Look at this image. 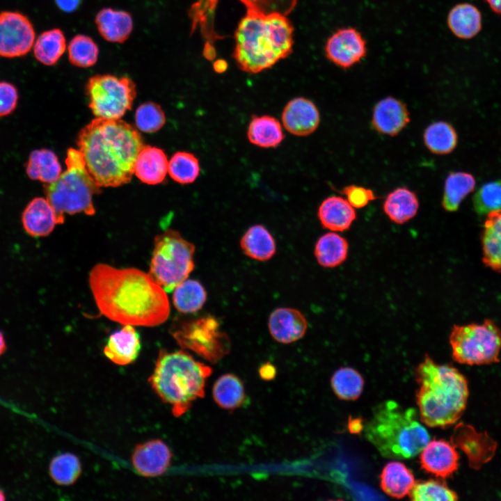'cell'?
<instances>
[{"mask_svg":"<svg viewBox=\"0 0 501 501\" xmlns=\"http://www.w3.org/2000/svg\"><path fill=\"white\" fill-rule=\"evenodd\" d=\"M195 246L168 229L154 238L149 274L166 292L186 280L194 268Z\"/></svg>","mask_w":501,"mask_h":501,"instance_id":"ba28073f","label":"cell"},{"mask_svg":"<svg viewBox=\"0 0 501 501\" xmlns=\"http://www.w3.org/2000/svg\"><path fill=\"white\" fill-rule=\"evenodd\" d=\"M473 206L479 215L501 209V180L483 184L473 196Z\"/></svg>","mask_w":501,"mask_h":501,"instance_id":"7bdbcfd3","label":"cell"},{"mask_svg":"<svg viewBox=\"0 0 501 501\" xmlns=\"http://www.w3.org/2000/svg\"><path fill=\"white\" fill-rule=\"evenodd\" d=\"M135 121L137 128L141 132L153 133L164 126L166 116L159 104L148 102L137 108Z\"/></svg>","mask_w":501,"mask_h":501,"instance_id":"ee69618b","label":"cell"},{"mask_svg":"<svg viewBox=\"0 0 501 501\" xmlns=\"http://www.w3.org/2000/svg\"><path fill=\"white\" fill-rule=\"evenodd\" d=\"M416 401L421 422L445 427L462 415L468 397V383L456 368L438 365L426 355L416 369Z\"/></svg>","mask_w":501,"mask_h":501,"instance_id":"277c9868","label":"cell"},{"mask_svg":"<svg viewBox=\"0 0 501 501\" xmlns=\"http://www.w3.org/2000/svg\"><path fill=\"white\" fill-rule=\"evenodd\" d=\"M172 453L160 439H152L138 445L132 455V463L138 473L154 477L164 474L168 468Z\"/></svg>","mask_w":501,"mask_h":501,"instance_id":"2e32d148","label":"cell"},{"mask_svg":"<svg viewBox=\"0 0 501 501\" xmlns=\"http://www.w3.org/2000/svg\"><path fill=\"white\" fill-rule=\"evenodd\" d=\"M25 231L34 237L49 234L58 224L56 213L47 199L35 198L26 206L22 217Z\"/></svg>","mask_w":501,"mask_h":501,"instance_id":"44dd1931","label":"cell"},{"mask_svg":"<svg viewBox=\"0 0 501 501\" xmlns=\"http://www.w3.org/2000/svg\"><path fill=\"white\" fill-rule=\"evenodd\" d=\"M17 100L16 88L10 83L0 81V117L11 113L17 106Z\"/></svg>","mask_w":501,"mask_h":501,"instance_id":"bcb514c9","label":"cell"},{"mask_svg":"<svg viewBox=\"0 0 501 501\" xmlns=\"http://www.w3.org/2000/svg\"><path fill=\"white\" fill-rule=\"evenodd\" d=\"M331 383L333 392L342 400L358 399L363 389L364 380L358 372L349 367L338 369L332 376Z\"/></svg>","mask_w":501,"mask_h":501,"instance_id":"f35d334b","label":"cell"},{"mask_svg":"<svg viewBox=\"0 0 501 501\" xmlns=\"http://www.w3.org/2000/svg\"><path fill=\"white\" fill-rule=\"evenodd\" d=\"M349 251L347 240L336 232H331L321 236L315 246V256L318 264L325 268L342 264Z\"/></svg>","mask_w":501,"mask_h":501,"instance_id":"4dcf8cb0","label":"cell"},{"mask_svg":"<svg viewBox=\"0 0 501 501\" xmlns=\"http://www.w3.org/2000/svg\"><path fill=\"white\" fill-rule=\"evenodd\" d=\"M453 359L459 363L486 365L499 361L501 329L492 319L482 324L454 325L450 335Z\"/></svg>","mask_w":501,"mask_h":501,"instance_id":"9c48e42d","label":"cell"},{"mask_svg":"<svg viewBox=\"0 0 501 501\" xmlns=\"http://www.w3.org/2000/svg\"><path fill=\"white\" fill-rule=\"evenodd\" d=\"M88 281L100 312L113 321L152 327L169 317L167 292L140 269L100 263L90 270Z\"/></svg>","mask_w":501,"mask_h":501,"instance_id":"6da1fadb","label":"cell"},{"mask_svg":"<svg viewBox=\"0 0 501 501\" xmlns=\"http://www.w3.org/2000/svg\"><path fill=\"white\" fill-rule=\"evenodd\" d=\"M98 55L99 48L97 44L88 35H77L68 45L69 61L74 66L91 67L96 63Z\"/></svg>","mask_w":501,"mask_h":501,"instance_id":"60d3db41","label":"cell"},{"mask_svg":"<svg viewBox=\"0 0 501 501\" xmlns=\"http://www.w3.org/2000/svg\"><path fill=\"white\" fill-rule=\"evenodd\" d=\"M240 246L246 256L258 261L269 260L276 250L274 238L262 225L250 227L241 237Z\"/></svg>","mask_w":501,"mask_h":501,"instance_id":"f546056e","label":"cell"},{"mask_svg":"<svg viewBox=\"0 0 501 501\" xmlns=\"http://www.w3.org/2000/svg\"><path fill=\"white\" fill-rule=\"evenodd\" d=\"M212 372L209 366L186 351L160 350L148 381L157 396L171 406L173 414L180 417L195 400L204 397L206 381Z\"/></svg>","mask_w":501,"mask_h":501,"instance_id":"8992f818","label":"cell"},{"mask_svg":"<svg viewBox=\"0 0 501 501\" xmlns=\"http://www.w3.org/2000/svg\"><path fill=\"white\" fill-rule=\"evenodd\" d=\"M486 1L494 13L501 14V0H486Z\"/></svg>","mask_w":501,"mask_h":501,"instance_id":"f907efd6","label":"cell"},{"mask_svg":"<svg viewBox=\"0 0 501 501\" xmlns=\"http://www.w3.org/2000/svg\"><path fill=\"white\" fill-rule=\"evenodd\" d=\"M419 206L416 193L406 186H400L388 193L383 209L391 221L404 224L415 216Z\"/></svg>","mask_w":501,"mask_h":501,"instance_id":"d4e9b609","label":"cell"},{"mask_svg":"<svg viewBox=\"0 0 501 501\" xmlns=\"http://www.w3.org/2000/svg\"><path fill=\"white\" fill-rule=\"evenodd\" d=\"M407 105L401 100L388 96L374 106L371 124L378 133L390 136L399 134L410 122Z\"/></svg>","mask_w":501,"mask_h":501,"instance_id":"9a60e30c","label":"cell"},{"mask_svg":"<svg viewBox=\"0 0 501 501\" xmlns=\"http://www.w3.org/2000/svg\"><path fill=\"white\" fill-rule=\"evenodd\" d=\"M207 299V292L200 283L186 279L173 289V302L175 308L184 314L193 313L202 308Z\"/></svg>","mask_w":501,"mask_h":501,"instance_id":"d590c367","label":"cell"},{"mask_svg":"<svg viewBox=\"0 0 501 501\" xmlns=\"http://www.w3.org/2000/svg\"><path fill=\"white\" fill-rule=\"evenodd\" d=\"M213 398L218 406L233 410L240 407L245 401V390L242 381L233 374L221 375L212 388Z\"/></svg>","mask_w":501,"mask_h":501,"instance_id":"1f68e13d","label":"cell"},{"mask_svg":"<svg viewBox=\"0 0 501 501\" xmlns=\"http://www.w3.org/2000/svg\"><path fill=\"white\" fill-rule=\"evenodd\" d=\"M340 193L344 194L349 204L356 209L363 208L378 198L372 189L355 184L344 186Z\"/></svg>","mask_w":501,"mask_h":501,"instance_id":"f6af8a7d","label":"cell"},{"mask_svg":"<svg viewBox=\"0 0 501 501\" xmlns=\"http://www.w3.org/2000/svg\"><path fill=\"white\" fill-rule=\"evenodd\" d=\"M6 499V493L1 488H0V501H3Z\"/></svg>","mask_w":501,"mask_h":501,"instance_id":"f5cc1de1","label":"cell"},{"mask_svg":"<svg viewBox=\"0 0 501 501\" xmlns=\"http://www.w3.org/2000/svg\"><path fill=\"white\" fill-rule=\"evenodd\" d=\"M57 6L66 13L75 11L80 6L81 0H55Z\"/></svg>","mask_w":501,"mask_h":501,"instance_id":"7dc6e473","label":"cell"},{"mask_svg":"<svg viewBox=\"0 0 501 501\" xmlns=\"http://www.w3.org/2000/svg\"><path fill=\"white\" fill-rule=\"evenodd\" d=\"M282 122L292 134L305 136L317 129L320 114L313 102L299 97L291 100L285 105L282 113Z\"/></svg>","mask_w":501,"mask_h":501,"instance_id":"ac0fdd59","label":"cell"},{"mask_svg":"<svg viewBox=\"0 0 501 501\" xmlns=\"http://www.w3.org/2000/svg\"><path fill=\"white\" fill-rule=\"evenodd\" d=\"M86 168L100 187H117L130 182L143 147L138 130L120 119L96 118L77 138Z\"/></svg>","mask_w":501,"mask_h":501,"instance_id":"7a4b0ae2","label":"cell"},{"mask_svg":"<svg viewBox=\"0 0 501 501\" xmlns=\"http://www.w3.org/2000/svg\"><path fill=\"white\" fill-rule=\"evenodd\" d=\"M475 186L474 177L466 172H452L446 177L442 207L450 212L458 210L462 200L471 193Z\"/></svg>","mask_w":501,"mask_h":501,"instance_id":"836d02e7","label":"cell"},{"mask_svg":"<svg viewBox=\"0 0 501 501\" xmlns=\"http://www.w3.org/2000/svg\"><path fill=\"white\" fill-rule=\"evenodd\" d=\"M95 24L102 38L111 42H124L133 30L130 13L111 8L99 11L95 17Z\"/></svg>","mask_w":501,"mask_h":501,"instance_id":"603a6c76","label":"cell"},{"mask_svg":"<svg viewBox=\"0 0 501 501\" xmlns=\"http://www.w3.org/2000/svg\"><path fill=\"white\" fill-rule=\"evenodd\" d=\"M172 334L182 349L191 350L211 363L218 361L230 350L228 335L212 317L184 321Z\"/></svg>","mask_w":501,"mask_h":501,"instance_id":"7c38bea8","label":"cell"},{"mask_svg":"<svg viewBox=\"0 0 501 501\" xmlns=\"http://www.w3.org/2000/svg\"><path fill=\"white\" fill-rule=\"evenodd\" d=\"M459 459L455 446L443 439L429 441L420 456L421 467L441 478L450 477L458 469Z\"/></svg>","mask_w":501,"mask_h":501,"instance_id":"e0dca14e","label":"cell"},{"mask_svg":"<svg viewBox=\"0 0 501 501\" xmlns=\"http://www.w3.org/2000/svg\"><path fill=\"white\" fill-rule=\"evenodd\" d=\"M6 351V344L3 333L0 331V356Z\"/></svg>","mask_w":501,"mask_h":501,"instance_id":"816d5d0a","label":"cell"},{"mask_svg":"<svg viewBox=\"0 0 501 501\" xmlns=\"http://www.w3.org/2000/svg\"><path fill=\"white\" fill-rule=\"evenodd\" d=\"M197 157L187 152L175 153L168 161V173L175 182L182 184L193 182L200 174Z\"/></svg>","mask_w":501,"mask_h":501,"instance_id":"ab89813d","label":"cell"},{"mask_svg":"<svg viewBox=\"0 0 501 501\" xmlns=\"http://www.w3.org/2000/svg\"><path fill=\"white\" fill-rule=\"evenodd\" d=\"M273 367L271 365H269L266 364L264 365L261 369L260 370V375L264 379H269L273 377V374H275V372L273 371Z\"/></svg>","mask_w":501,"mask_h":501,"instance_id":"c3c4849f","label":"cell"},{"mask_svg":"<svg viewBox=\"0 0 501 501\" xmlns=\"http://www.w3.org/2000/svg\"><path fill=\"white\" fill-rule=\"evenodd\" d=\"M447 22L451 32L464 40L476 36L482 27L479 10L469 3H461L452 7L447 15Z\"/></svg>","mask_w":501,"mask_h":501,"instance_id":"4316f807","label":"cell"},{"mask_svg":"<svg viewBox=\"0 0 501 501\" xmlns=\"http://www.w3.org/2000/svg\"><path fill=\"white\" fill-rule=\"evenodd\" d=\"M423 141L433 154L443 155L451 153L456 147L458 135L454 127L445 121L429 125L423 133Z\"/></svg>","mask_w":501,"mask_h":501,"instance_id":"e575fe53","label":"cell"},{"mask_svg":"<svg viewBox=\"0 0 501 501\" xmlns=\"http://www.w3.org/2000/svg\"><path fill=\"white\" fill-rule=\"evenodd\" d=\"M317 216L321 225L333 232L347 230L356 218L355 208L337 196L325 198L319 206Z\"/></svg>","mask_w":501,"mask_h":501,"instance_id":"7402d4cb","label":"cell"},{"mask_svg":"<svg viewBox=\"0 0 501 501\" xmlns=\"http://www.w3.org/2000/svg\"><path fill=\"white\" fill-rule=\"evenodd\" d=\"M30 20L18 12L0 13V56L15 58L26 55L35 42Z\"/></svg>","mask_w":501,"mask_h":501,"instance_id":"4fadbf2b","label":"cell"},{"mask_svg":"<svg viewBox=\"0 0 501 501\" xmlns=\"http://www.w3.org/2000/svg\"><path fill=\"white\" fill-rule=\"evenodd\" d=\"M86 93L97 118L120 119L130 110L136 96L134 82L126 77L97 74L88 79Z\"/></svg>","mask_w":501,"mask_h":501,"instance_id":"30bf717a","label":"cell"},{"mask_svg":"<svg viewBox=\"0 0 501 501\" xmlns=\"http://www.w3.org/2000/svg\"><path fill=\"white\" fill-rule=\"evenodd\" d=\"M481 239L484 264L501 273V209L487 214Z\"/></svg>","mask_w":501,"mask_h":501,"instance_id":"484cf974","label":"cell"},{"mask_svg":"<svg viewBox=\"0 0 501 501\" xmlns=\"http://www.w3.org/2000/svg\"><path fill=\"white\" fill-rule=\"evenodd\" d=\"M293 36L287 16L246 12L234 31L233 58L242 71L259 73L291 54Z\"/></svg>","mask_w":501,"mask_h":501,"instance_id":"3957f363","label":"cell"},{"mask_svg":"<svg viewBox=\"0 0 501 501\" xmlns=\"http://www.w3.org/2000/svg\"><path fill=\"white\" fill-rule=\"evenodd\" d=\"M141 349L140 335L132 325H124L110 335L104 347L105 356L118 365L134 362Z\"/></svg>","mask_w":501,"mask_h":501,"instance_id":"ffe728a7","label":"cell"},{"mask_svg":"<svg viewBox=\"0 0 501 501\" xmlns=\"http://www.w3.org/2000/svg\"><path fill=\"white\" fill-rule=\"evenodd\" d=\"M228 64L225 61L218 59L214 63V69L218 73H222L227 69Z\"/></svg>","mask_w":501,"mask_h":501,"instance_id":"681fc988","label":"cell"},{"mask_svg":"<svg viewBox=\"0 0 501 501\" xmlns=\"http://www.w3.org/2000/svg\"><path fill=\"white\" fill-rule=\"evenodd\" d=\"M414 501H454L458 500L457 494L447 486L439 481L429 479L415 482L408 493Z\"/></svg>","mask_w":501,"mask_h":501,"instance_id":"b9f144b4","label":"cell"},{"mask_svg":"<svg viewBox=\"0 0 501 501\" xmlns=\"http://www.w3.org/2000/svg\"><path fill=\"white\" fill-rule=\"evenodd\" d=\"M81 473L79 459L70 452L61 453L53 457L49 465L51 479L58 485L73 484Z\"/></svg>","mask_w":501,"mask_h":501,"instance_id":"74e56055","label":"cell"},{"mask_svg":"<svg viewBox=\"0 0 501 501\" xmlns=\"http://www.w3.org/2000/svg\"><path fill=\"white\" fill-rule=\"evenodd\" d=\"M26 169L31 179L46 184L55 182L62 173L57 156L47 149L33 151L29 155Z\"/></svg>","mask_w":501,"mask_h":501,"instance_id":"d6a6232c","label":"cell"},{"mask_svg":"<svg viewBox=\"0 0 501 501\" xmlns=\"http://www.w3.org/2000/svg\"><path fill=\"white\" fill-rule=\"evenodd\" d=\"M66 49V40L63 32L53 29L42 33L35 40L33 53L35 58L46 65H54Z\"/></svg>","mask_w":501,"mask_h":501,"instance_id":"8d00e7d4","label":"cell"},{"mask_svg":"<svg viewBox=\"0 0 501 501\" xmlns=\"http://www.w3.org/2000/svg\"><path fill=\"white\" fill-rule=\"evenodd\" d=\"M168 166V161L162 150L143 145L135 162L134 173L143 183L157 184L164 181Z\"/></svg>","mask_w":501,"mask_h":501,"instance_id":"cb8c5ba5","label":"cell"},{"mask_svg":"<svg viewBox=\"0 0 501 501\" xmlns=\"http://www.w3.org/2000/svg\"><path fill=\"white\" fill-rule=\"evenodd\" d=\"M364 435L385 458L406 459L420 454L430 439L413 408L388 400L374 408Z\"/></svg>","mask_w":501,"mask_h":501,"instance_id":"5b68a950","label":"cell"},{"mask_svg":"<svg viewBox=\"0 0 501 501\" xmlns=\"http://www.w3.org/2000/svg\"><path fill=\"white\" fill-rule=\"evenodd\" d=\"M415 483V477L411 470L398 461L387 463L380 475L382 490L395 498L400 499L408 495Z\"/></svg>","mask_w":501,"mask_h":501,"instance_id":"83f0119b","label":"cell"},{"mask_svg":"<svg viewBox=\"0 0 501 501\" xmlns=\"http://www.w3.org/2000/svg\"><path fill=\"white\" fill-rule=\"evenodd\" d=\"M247 136L249 141L257 146L269 148L279 145L285 138L280 122L274 117L253 116L249 123Z\"/></svg>","mask_w":501,"mask_h":501,"instance_id":"f1b7e54d","label":"cell"},{"mask_svg":"<svg viewBox=\"0 0 501 501\" xmlns=\"http://www.w3.org/2000/svg\"><path fill=\"white\" fill-rule=\"evenodd\" d=\"M246 12L269 15L279 13L287 16L295 8L297 0H239ZM218 0H197L189 9L192 33L200 28L205 40L204 56L209 61L216 57L215 42L223 38L214 30V17Z\"/></svg>","mask_w":501,"mask_h":501,"instance_id":"8fae6325","label":"cell"},{"mask_svg":"<svg viewBox=\"0 0 501 501\" xmlns=\"http://www.w3.org/2000/svg\"><path fill=\"white\" fill-rule=\"evenodd\" d=\"M65 164L67 170L55 182L45 185L47 199L56 213L58 224L64 222L65 213L93 215V196L101 193L79 150H67Z\"/></svg>","mask_w":501,"mask_h":501,"instance_id":"52a82bcc","label":"cell"},{"mask_svg":"<svg viewBox=\"0 0 501 501\" xmlns=\"http://www.w3.org/2000/svg\"><path fill=\"white\" fill-rule=\"evenodd\" d=\"M272 337L283 344H289L302 338L308 328L305 316L298 310L279 308L270 315L268 323Z\"/></svg>","mask_w":501,"mask_h":501,"instance_id":"d6986e66","label":"cell"},{"mask_svg":"<svg viewBox=\"0 0 501 501\" xmlns=\"http://www.w3.org/2000/svg\"><path fill=\"white\" fill-rule=\"evenodd\" d=\"M324 51L328 61L346 70L358 64L366 56L367 42L357 29L343 27L337 29L328 37Z\"/></svg>","mask_w":501,"mask_h":501,"instance_id":"5bb4252c","label":"cell"}]
</instances>
